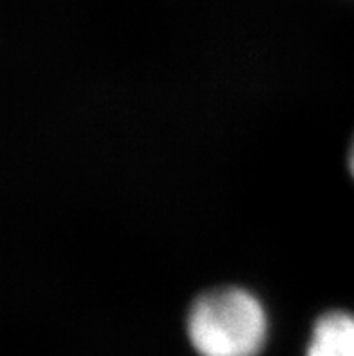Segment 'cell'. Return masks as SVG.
<instances>
[{"label":"cell","mask_w":354,"mask_h":356,"mask_svg":"<svg viewBox=\"0 0 354 356\" xmlns=\"http://www.w3.org/2000/svg\"><path fill=\"white\" fill-rule=\"evenodd\" d=\"M186 334L199 356H259L268 342V313L244 288L208 289L190 306Z\"/></svg>","instance_id":"obj_1"},{"label":"cell","mask_w":354,"mask_h":356,"mask_svg":"<svg viewBox=\"0 0 354 356\" xmlns=\"http://www.w3.org/2000/svg\"><path fill=\"white\" fill-rule=\"evenodd\" d=\"M305 356H354V315L344 309L325 312L311 327Z\"/></svg>","instance_id":"obj_2"},{"label":"cell","mask_w":354,"mask_h":356,"mask_svg":"<svg viewBox=\"0 0 354 356\" xmlns=\"http://www.w3.org/2000/svg\"><path fill=\"white\" fill-rule=\"evenodd\" d=\"M347 167H349L351 176H353L354 179V136H353V140H351L349 150H347Z\"/></svg>","instance_id":"obj_3"}]
</instances>
